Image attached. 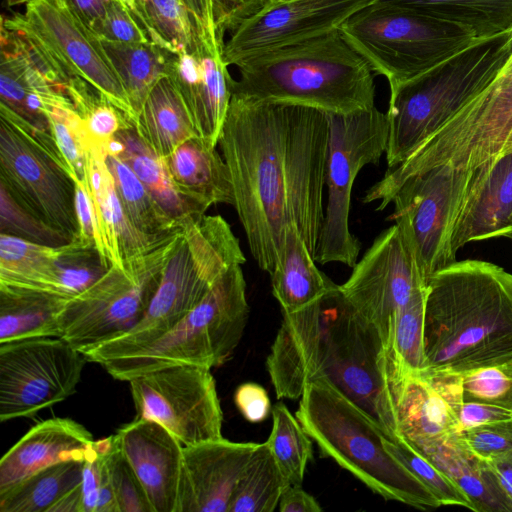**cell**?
I'll use <instances>...</instances> for the list:
<instances>
[{
  "instance_id": "obj_1",
  "label": "cell",
  "mask_w": 512,
  "mask_h": 512,
  "mask_svg": "<svg viewBox=\"0 0 512 512\" xmlns=\"http://www.w3.org/2000/svg\"><path fill=\"white\" fill-rule=\"evenodd\" d=\"M328 139V116L322 110L232 93L218 145L249 250L269 274L290 224L315 259L325 210Z\"/></svg>"
},
{
  "instance_id": "obj_2",
  "label": "cell",
  "mask_w": 512,
  "mask_h": 512,
  "mask_svg": "<svg viewBox=\"0 0 512 512\" xmlns=\"http://www.w3.org/2000/svg\"><path fill=\"white\" fill-rule=\"evenodd\" d=\"M277 397L297 399L323 381L357 405L386 438L398 437L392 361L377 329L335 284L322 298L283 313L267 358Z\"/></svg>"
},
{
  "instance_id": "obj_3",
  "label": "cell",
  "mask_w": 512,
  "mask_h": 512,
  "mask_svg": "<svg viewBox=\"0 0 512 512\" xmlns=\"http://www.w3.org/2000/svg\"><path fill=\"white\" fill-rule=\"evenodd\" d=\"M421 371L463 373L512 356V274L453 262L427 283Z\"/></svg>"
},
{
  "instance_id": "obj_4",
  "label": "cell",
  "mask_w": 512,
  "mask_h": 512,
  "mask_svg": "<svg viewBox=\"0 0 512 512\" xmlns=\"http://www.w3.org/2000/svg\"><path fill=\"white\" fill-rule=\"evenodd\" d=\"M232 93L349 114L375 106V72L340 30L235 65Z\"/></svg>"
},
{
  "instance_id": "obj_5",
  "label": "cell",
  "mask_w": 512,
  "mask_h": 512,
  "mask_svg": "<svg viewBox=\"0 0 512 512\" xmlns=\"http://www.w3.org/2000/svg\"><path fill=\"white\" fill-rule=\"evenodd\" d=\"M245 262L239 239L222 216L186 219L144 317L123 335L90 348L88 358L102 365L144 348L183 319L231 267Z\"/></svg>"
},
{
  "instance_id": "obj_6",
  "label": "cell",
  "mask_w": 512,
  "mask_h": 512,
  "mask_svg": "<svg viewBox=\"0 0 512 512\" xmlns=\"http://www.w3.org/2000/svg\"><path fill=\"white\" fill-rule=\"evenodd\" d=\"M512 55V29L478 38L428 71L390 88L388 168L403 162L501 72Z\"/></svg>"
},
{
  "instance_id": "obj_7",
  "label": "cell",
  "mask_w": 512,
  "mask_h": 512,
  "mask_svg": "<svg viewBox=\"0 0 512 512\" xmlns=\"http://www.w3.org/2000/svg\"><path fill=\"white\" fill-rule=\"evenodd\" d=\"M296 417L331 458L386 500L417 509L441 506L435 495L385 447V435L352 401L323 381L308 383Z\"/></svg>"
},
{
  "instance_id": "obj_8",
  "label": "cell",
  "mask_w": 512,
  "mask_h": 512,
  "mask_svg": "<svg viewBox=\"0 0 512 512\" xmlns=\"http://www.w3.org/2000/svg\"><path fill=\"white\" fill-rule=\"evenodd\" d=\"M512 145V55L498 76L403 162L388 168L364 194L384 210L411 176L451 164L473 169L498 157Z\"/></svg>"
},
{
  "instance_id": "obj_9",
  "label": "cell",
  "mask_w": 512,
  "mask_h": 512,
  "mask_svg": "<svg viewBox=\"0 0 512 512\" xmlns=\"http://www.w3.org/2000/svg\"><path fill=\"white\" fill-rule=\"evenodd\" d=\"M242 265L231 267L183 319L139 351L101 366L115 379L176 365L218 367L239 344L249 306Z\"/></svg>"
},
{
  "instance_id": "obj_10",
  "label": "cell",
  "mask_w": 512,
  "mask_h": 512,
  "mask_svg": "<svg viewBox=\"0 0 512 512\" xmlns=\"http://www.w3.org/2000/svg\"><path fill=\"white\" fill-rule=\"evenodd\" d=\"M1 25L25 39L49 78L65 92L71 79L81 78L135 127L136 113L102 39L69 0H31L23 14L2 17Z\"/></svg>"
},
{
  "instance_id": "obj_11",
  "label": "cell",
  "mask_w": 512,
  "mask_h": 512,
  "mask_svg": "<svg viewBox=\"0 0 512 512\" xmlns=\"http://www.w3.org/2000/svg\"><path fill=\"white\" fill-rule=\"evenodd\" d=\"M389 87L406 82L468 47L476 38L456 24L418 11L372 3L339 28Z\"/></svg>"
},
{
  "instance_id": "obj_12",
  "label": "cell",
  "mask_w": 512,
  "mask_h": 512,
  "mask_svg": "<svg viewBox=\"0 0 512 512\" xmlns=\"http://www.w3.org/2000/svg\"><path fill=\"white\" fill-rule=\"evenodd\" d=\"M182 227L153 249L110 266L87 289L70 298L60 314L61 338L78 351L123 335L145 315Z\"/></svg>"
},
{
  "instance_id": "obj_13",
  "label": "cell",
  "mask_w": 512,
  "mask_h": 512,
  "mask_svg": "<svg viewBox=\"0 0 512 512\" xmlns=\"http://www.w3.org/2000/svg\"><path fill=\"white\" fill-rule=\"evenodd\" d=\"M329 139L326 159L327 204L315 261L353 267L361 243L349 228L355 178L368 164H377L387 146V118L376 106L349 114L327 113Z\"/></svg>"
},
{
  "instance_id": "obj_14",
  "label": "cell",
  "mask_w": 512,
  "mask_h": 512,
  "mask_svg": "<svg viewBox=\"0 0 512 512\" xmlns=\"http://www.w3.org/2000/svg\"><path fill=\"white\" fill-rule=\"evenodd\" d=\"M0 185L71 242L78 236L75 183L29 122L0 102Z\"/></svg>"
},
{
  "instance_id": "obj_15",
  "label": "cell",
  "mask_w": 512,
  "mask_h": 512,
  "mask_svg": "<svg viewBox=\"0 0 512 512\" xmlns=\"http://www.w3.org/2000/svg\"><path fill=\"white\" fill-rule=\"evenodd\" d=\"M470 177L471 169L434 166L408 178L392 197L394 219L410 238L427 283L456 261L452 234Z\"/></svg>"
},
{
  "instance_id": "obj_16",
  "label": "cell",
  "mask_w": 512,
  "mask_h": 512,
  "mask_svg": "<svg viewBox=\"0 0 512 512\" xmlns=\"http://www.w3.org/2000/svg\"><path fill=\"white\" fill-rule=\"evenodd\" d=\"M86 361L61 337L0 343V421L32 417L70 397Z\"/></svg>"
},
{
  "instance_id": "obj_17",
  "label": "cell",
  "mask_w": 512,
  "mask_h": 512,
  "mask_svg": "<svg viewBox=\"0 0 512 512\" xmlns=\"http://www.w3.org/2000/svg\"><path fill=\"white\" fill-rule=\"evenodd\" d=\"M210 370L176 365L130 379L138 417L160 424L183 446L222 438L223 413Z\"/></svg>"
},
{
  "instance_id": "obj_18",
  "label": "cell",
  "mask_w": 512,
  "mask_h": 512,
  "mask_svg": "<svg viewBox=\"0 0 512 512\" xmlns=\"http://www.w3.org/2000/svg\"><path fill=\"white\" fill-rule=\"evenodd\" d=\"M340 289L388 348L395 320L416 290L427 286L415 249L397 223L381 232Z\"/></svg>"
},
{
  "instance_id": "obj_19",
  "label": "cell",
  "mask_w": 512,
  "mask_h": 512,
  "mask_svg": "<svg viewBox=\"0 0 512 512\" xmlns=\"http://www.w3.org/2000/svg\"><path fill=\"white\" fill-rule=\"evenodd\" d=\"M374 0H270L236 27L223 47L228 66L329 34Z\"/></svg>"
},
{
  "instance_id": "obj_20",
  "label": "cell",
  "mask_w": 512,
  "mask_h": 512,
  "mask_svg": "<svg viewBox=\"0 0 512 512\" xmlns=\"http://www.w3.org/2000/svg\"><path fill=\"white\" fill-rule=\"evenodd\" d=\"M257 444L222 437L184 446L176 512H229Z\"/></svg>"
},
{
  "instance_id": "obj_21",
  "label": "cell",
  "mask_w": 512,
  "mask_h": 512,
  "mask_svg": "<svg viewBox=\"0 0 512 512\" xmlns=\"http://www.w3.org/2000/svg\"><path fill=\"white\" fill-rule=\"evenodd\" d=\"M153 512H176L184 446L160 424L137 417L112 435Z\"/></svg>"
},
{
  "instance_id": "obj_22",
  "label": "cell",
  "mask_w": 512,
  "mask_h": 512,
  "mask_svg": "<svg viewBox=\"0 0 512 512\" xmlns=\"http://www.w3.org/2000/svg\"><path fill=\"white\" fill-rule=\"evenodd\" d=\"M512 236V145L471 169L469 187L452 234V251L471 241Z\"/></svg>"
},
{
  "instance_id": "obj_23",
  "label": "cell",
  "mask_w": 512,
  "mask_h": 512,
  "mask_svg": "<svg viewBox=\"0 0 512 512\" xmlns=\"http://www.w3.org/2000/svg\"><path fill=\"white\" fill-rule=\"evenodd\" d=\"M224 45L205 46L194 57L181 58L172 77L190 112L196 131L217 147L232 97V81L223 58Z\"/></svg>"
},
{
  "instance_id": "obj_24",
  "label": "cell",
  "mask_w": 512,
  "mask_h": 512,
  "mask_svg": "<svg viewBox=\"0 0 512 512\" xmlns=\"http://www.w3.org/2000/svg\"><path fill=\"white\" fill-rule=\"evenodd\" d=\"M95 440L70 418H51L33 426L0 460V492L51 465L84 461Z\"/></svg>"
},
{
  "instance_id": "obj_25",
  "label": "cell",
  "mask_w": 512,
  "mask_h": 512,
  "mask_svg": "<svg viewBox=\"0 0 512 512\" xmlns=\"http://www.w3.org/2000/svg\"><path fill=\"white\" fill-rule=\"evenodd\" d=\"M163 161L180 193L205 210L219 203L233 206V187L225 160L201 137L182 143Z\"/></svg>"
},
{
  "instance_id": "obj_26",
  "label": "cell",
  "mask_w": 512,
  "mask_h": 512,
  "mask_svg": "<svg viewBox=\"0 0 512 512\" xmlns=\"http://www.w3.org/2000/svg\"><path fill=\"white\" fill-rule=\"evenodd\" d=\"M411 445L462 489L471 502L472 511L512 512L511 500L486 461L466 449L455 434Z\"/></svg>"
},
{
  "instance_id": "obj_27",
  "label": "cell",
  "mask_w": 512,
  "mask_h": 512,
  "mask_svg": "<svg viewBox=\"0 0 512 512\" xmlns=\"http://www.w3.org/2000/svg\"><path fill=\"white\" fill-rule=\"evenodd\" d=\"M392 382L399 437L418 445L456 433L450 407L419 372H395Z\"/></svg>"
},
{
  "instance_id": "obj_28",
  "label": "cell",
  "mask_w": 512,
  "mask_h": 512,
  "mask_svg": "<svg viewBox=\"0 0 512 512\" xmlns=\"http://www.w3.org/2000/svg\"><path fill=\"white\" fill-rule=\"evenodd\" d=\"M65 245L48 246L0 233V285L70 299L62 262Z\"/></svg>"
},
{
  "instance_id": "obj_29",
  "label": "cell",
  "mask_w": 512,
  "mask_h": 512,
  "mask_svg": "<svg viewBox=\"0 0 512 512\" xmlns=\"http://www.w3.org/2000/svg\"><path fill=\"white\" fill-rule=\"evenodd\" d=\"M270 276L272 293L284 314L307 307L335 285L317 268L314 257L294 224L285 229L279 258Z\"/></svg>"
},
{
  "instance_id": "obj_30",
  "label": "cell",
  "mask_w": 512,
  "mask_h": 512,
  "mask_svg": "<svg viewBox=\"0 0 512 512\" xmlns=\"http://www.w3.org/2000/svg\"><path fill=\"white\" fill-rule=\"evenodd\" d=\"M135 130L159 157L169 156L187 140L198 137L182 93L171 75L163 76L149 92Z\"/></svg>"
},
{
  "instance_id": "obj_31",
  "label": "cell",
  "mask_w": 512,
  "mask_h": 512,
  "mask_svg": "<svg viewBox=\"0 0 512 512\" xmlns=\"http://www.w3.org/2000/svg\"><path fill=\"white\" fill-rule=\"evenodd\" d=\"M68 298L0 285V343L61 337L59 317Z\"/></svg>"
},
{
  "instance_id": "obj_32",
  "label": "cell",
  "mask_w": 512,
  "mask_h": 512,
  "mask_svg": "<svg viewBox=\"0 0 512 512\" xmlns=\"http://www.w3.org/2000/svg\"><path fill=\"white\" fill-rule=\"evenodd\" d=\"M115 137L123 146L116 156L131 168L154 200L175 222L182 225L190 217L205 214L203 207L180 193L163 158L141 140L135 127L122 129Z\"/></svg>"
},
{
  "instance_id": "obj_33",
  "label": "cell",
  "mask_w": 512,
  "mask_h": 512,
  "mask_svg": "<svg viewBox=\"0 0 512 512\" xmlns=\"http://www.w3.org/2000/svg\"><path fill=\"white\" fill-rule=\"evenodd\" d=\"M456 24L476 38L512 29V0H374Z\"/></svg>"
},
{
  "instance_id": "obj_34",
  "label": "cell",
  "mask_w": 512,
  "mask_h": 512,
  "mask_svg": "<svg viewBox=\"0 0 512 512\" xmlns=\"http://www.w3.org/2000/svg\"><path fill=\"white\" fill-rule=\"evenodd\" d=\"M449 405L476 401L512 410V356L463 373L420 371Z\"/></svg>"
},
{
  "instance_id": "obj_35",
  "label": "cell",
  "mask_w": 512,
  "mask_h": 512,
  "mask_svg": "<svg viewBox=\"0 0 512 512\" xmlns=\"http://www.w3.org/2000/svg\"><path fill=\"white\" fill-rule=\"evenodd\" d=\"M84 461H64L46 467L0 492V512H54L83 478Z\"/></svg>"
},
{
  "instance_id": "obj_36",
  "label": "cell",
  "mask_w": 512,
  "mask_h": 512,
  "mask_svg": "<svg viewBox=\"0 0 512 512\" xmlns=\"http://www.w3.org/2000/svg\"><path fill=\"white\" fill-rule=\"evenodd\" d=\"M120 75L137 119L149 92L170 74L174 54L153 43H122L102 40Z\"/></svg>"
},
{
  "instance_id": "obj_37",
  "label": "cell",
  "mask_w": 512,
  "mask_h": 512,
  "mask_svg": "<svg viewBox=\"0 0 512 512\" xmlns=\"http://www.w3.org/2000/svg\"><path fill=\"white\" fill-rule=\"evenodd\" d=\"M149 40L178 55L195 52L201 41L189 10L181 0H124Z\"/></svg>"
},
{
  "instance_id": "obj_38",
  "label": "cell",
  "mask_w": 512,
  "mask_h": 512,
  "mask_svg": "<svg viewBox=\"0 0 512 512\" xmlns=\"http://www.w3.org/2000/svg\"><path fill=\"white\" fill-rule=\"evenodd\" d=\"M288 485L266 441L257 444L238 481L229 512H273Z\"/></svg>"
},
{
  "instance_id": "obj_39",
  "label": "cell",
  "mask_w": 512,
  "mask_h": 512,
  "mask_svg": "<svg viewBox=\"0 0 512 512\" xmlns=\"http://www.w3.org/2000/svg\"><path fill=\"white\" fill-rule=\"evenodd\" d=\"M106 161L123 209L140 232L161 237L182 227L162 209L131 168L118 156L107 155Z\"/></svg>"
},
{
  "instance_id": "obj_40",
  "label": "cell",
  "mask_w": 512,
  "mask_h": 512,
  "mask_svg": "<svg viewBox=\"0 0 512 512\" xmlns=\"http://www.w3.org/2000/svg\"><path fill=\"white\" fill-rule=\"evenodd\" d=\"M289 485H301L312 458V439L284 403L272 408V429L266 440Z\"/></svg>"
},
{
  "instance_id": "obj_41",
  "label": "cell",
  "mask_w": 512,
  "mask_h": 512,
  "mask_svg": "<svg viewBox=\"0 0 512 512\" xmlns=\"http://www.w3.org/2000/svg\"><path fill=\"white\" fill-rule=\"evenodd\" d=\"M427 286L414 292L399 311L387 348L398 372L417 373L424 365V313Z\"/></svg>"
},
{
  "instance_id": "obj_42",
  "label": "cell",
  "mask_w": 512,
  "mask_h": 512,
  "mask_svg": "<svg viewBox=\"0 0 512 512\" xmlns=\"http://www.w3.org/2000/svg\"><path fill=\"white\" fill-rule=\"evenodd\" d=\"M66 94L82 118L92 142L105 152L118 131L134 127L120 110L81 78L69 81Z\"/></svg>"
},
{
  "instance_id": "obj_43",
  "label": "cell",
  "mask_w": 512,
  "mask_h": 512,
  "mask_svg": "<svg viewBox=\"0 0 512 512\" xmlns=\"http://www.w3.org/2000/svg\"><path fill=\"white\" fill-rule=\"evenodd\" d=\"M51 134L74 183H88L87 150L92 141L71 100L45 110Z\"/></svg>"
},
{
  "instance_id": "obj_44",
  "label": "cell",
  "mask_w": 512,
  "mask_h": 512,
  "mask_svg": "<svg viewBox=\"0 0 512 512\" xmlns=\"http://www.w3.org/2000/svg\"><path fill=\"white\" fill-rule=\"evenodd\" d=\"M386 449L408 468L438 499L441 506L472 510L467 495L433 462L402 437L385 438Z\"/></svg>"
},
{
  "instance_id": "obj_45",
  "label": "cell",
  "mask_w": 512,
  "mask_h": 512,
  "mask_svg": "<svg viewBox=\"0 0 512 512\" xmlns=\"http://www.w3.org/2000/svg\"><path fill=\"white\" fill-rule=\"evenodd\" d=\"M111 444V436L95 440L92 454L84 460L81 484L83 512H119L107 462Z\"/></svg>"
},
{
  "instance_id": "obj_46",
  "label": "cell",
  "mask_w": 512,
  "mask_h": 512,
  "mask_svg": "<svg viewBox=\"0 0 512 512\" xmlns=\"http://www.w3.org/2000/svg\"><path fill=\"white\" fill-rule=\"evenodd\" d=\"M0 233L48 246H62L71 241L18 203L0 185Z\"/></svg>"
},
{
  "instance_id": "obj_47",
  "label": "cell",
  "mask_w": 512,
  "mask_h": 512,
  "mask_svg": "<svg viewBox=\"0 0 512 512\" xmlns=\"http://www.w3.org/2000/svg\"><path fill=\"white\" fill-rule=\"evenodd\" d=\"M107 462L119 512H153L139 479L113 438Z\"/></svg>"
},
{
  "instance_id": "obj_48",
  "label": "cell",
  "mask_w": 512,
  "mask_h": 512,
  "mask_svg": "<svg viewBox=\"0 0 512 512\" xmlns=\"http://www.w3.org/2000/svg\"><path fill=\"white\" fill-rule=\"evenodd\" d=\"M455 436L472 454L487 460L512 450V418L466 429Z\"/></svg>"
},
{
  "instance_id": "obj_49",
  "label": "cell",
  "mask_w": 512,
  "mask_h": 512,
  "mask_svg": "<svg viewBox=\"0 0 512 512\" xmlns=\"http://www.w3.org/2000/svg\"><path fill=\"white\" fill-rule=\"evenodd\" d=\"M102 40L122 43H152L124 0H112L94 28Z\"/></svg>"
},
{
  "instance_id": "obj_50",
  "label": "cell",
  "mask_w": 512,
  "mask_h": 512,
  "mask_svg": "<svg viewBox=\"0 0 512 512\" xmlns=\"http://www.w3.org/2000/svg\"><path fill=\"white\" fill-rule=\"evenodd\" d=\"M448 406L455 419V434L476 426L512 418L511 409L489 403L458 401Z\"/></svg>"
},
{
  "instance_id": "obj_51",
  "label": "cell",
  "mask_w": 512,
  "mask_h": 512,
  "mask_svg": "<svg viewBox=\"0 0 512 512\" xmlns=\"http://www.w3.org/2000/svg\"><path fill=\"white\" fill-rule=\"evenodd\" d=\"M270 0H214V22L218 36L223 40L244 20L261 10Z\"/></svg>"
},
{
  "instance_id": "obj_52",
  "label": "cell",
  "mask_w": 512,
  "mask_h": 512,
  "mask_svg": "<svg viewBox=\"0 0 512 512\" xmlns=\"http://www.w3.org/2000/svg\"><path fill=\"white\" fill-rule=\"evenodd\" d=\"M235 404L243 417L252 423H259L267 418L271 403L266 390L257 383L241 384L234 395Z\"/></svg>"
},
{
  "instance_id": "obj_53",
  "label": "cell",
  "mask_w": 512,
  "mask_h": 512,
  "mask_svg": "<svg viewBox=\"0 0 512 512\" xmlns=\"http://www.w3.org/2000/svg\"><path fill=\"white\" fill-rule=\"evenodd\" d=\"M193 17L200 41L206 44L224 43L216 31L212 0H181Z\"/></svg>"
},
{
  "instance_id": "obj_54",
  "label": "cell",
  "mask_w": 512,
  "mask_h": 512,
  "mask_svg": "<svg viewBox=\"0 0 512 512\" xmlns=\"http://www.w3.org/2000/svg\"><path fill=\"white\" fill-rule=\"evenodd\" d=\"M281 512H320L321 506L301 485H288L279 500Z\"/></svg>"
},
{
  "instance_id": "obj_55",
  "label": "cell",
  "mask_w": 512,
  "mask_h": 512,
  "mask_svg": "<svg viewBox=\"0 0 512 512\" xmlns=\"http://www.w3.org/2000/svg\"><path fill=\"white\" fill-rule=\"evenodd\" d=\"M485 461L512 502V450Z\"/></svg>"
},
{
  "instance_id": "obj_56",
  "label": "cell",
  "mask_w": 512,
  "mask_h": 512,
  "mask_svg": "<svg viewBox=\"0 0 512 512\" xmlns=\"http://www.w3.org/2000/svg\"><path fill=\"white\" fill-rule=\"evenodd\" d=\"M82 19L94 30L112 0H69Z\"/></svg>"
},
{
  "instance_id": "obj_57",
  "label": "cell",
  "mask_w": 512,
  "mask_h": 512,
  "mask_svg": "<svg viewBox=\"0 0 512 512\" xmlns=\"http://www.w3.org/2000/svg\"><path fill=\"white\" fill-rule=\"evenodd\" d=\"M31 0H5V2L7 3L8 6H16V5H22V4H27L29 3Z\"/></svg>"
},
{
  "instance_id": "obj_58",
  "label": "cell",
  "mask_w": 512,
  "mask_h": 512,
  "mask_svg": "<svg viewBox=\"0 0 512 512\" xmlns=\"http://www.w3.org/2000/svg\"><path fill=\"white\" fill-rule=\"evenodd\" d=\"M277 1V0H276Z\"/></svg>"
},
{
  "instance_id": "obj_59",
  "label": "cell",
  "mask_w": 512,
  "mask_h": 512,
  "mask_svg": "<svg viewBox=\"0 0 512 512\" xmlns=\"http://www.w3.org/2000/svg\"><path fill=\"white\" fill-rule=\"evenodd\" d=\"M512 237V236H511Z\"/></svg>"
}]
</instances>
